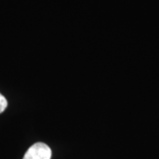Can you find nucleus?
<instances>
[{
    "label": "nucleus",
    "instance_id": "nucleus-1",
    "mask_svg": "<svg viewBox=\"0 0 159 159\" xmlns=\"http://www.w3.org/2000/svg\"><path fill=\"white\" fill-rule=\"evenodd\" d=\"M51 148L43 142H36L25 153L22 159H51Z\"/></svg>",
    "mask_w": 159,
    "mask_h": 159
},
{
    "label": "nucleus",
    "instance_id": "nucleus-2",
    "mask_svg": "<svg viewBox=\"0 0 159 159\" xmlns=\"http://www.w3.org/2000/svg\"><path fill=\"white\" fill-rule=\"evenodd\" d=\"M7 107V100L1 93H0V113L4 112Z\"/></svg>",
    "mask_w": 159,
    "mask_h": 159
}]
</instances>
